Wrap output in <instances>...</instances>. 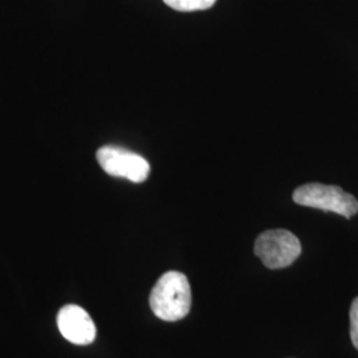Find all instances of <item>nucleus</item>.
Listing matches in <instances>:
<instances>
[{
  "label": "nucleus",
  "mask_w": 358,
  "mask_h": 358,
  "mask_svg": "<svg viewBox=\"0 0 358 358\" xmlns=\"http://www.w3.org/2000/svg\"><path fill=\"white\" fill-rule=\"evenodd\" d=\"M294 203L322 211H331L346 219L358 213V201L338 186L322 183H308L297 187L294 192Z\"/></svg>",
  "instance_id": "nucleus-2"
},
{
  "label": "nucleus",
  "mask_w": 358,
  "mask_h": 358,
  "mask_svg": "<svg viewBox=\"0 0 358 358\" xmlns=\"http://www.w3.org/2000/svg\"><path fill=\"white\" fill-rule=\"evenodd\" d=\"M350 338L353 345L358 350V297H356L350 307Z\"/></svg>",
  "instance_id": "nucleus-7"
},
{
  "label": "nucleus",
  "mask_w": 358,
  "mask_h": 358,
  "mask_svg": "<svg viewBox=\"0 0 358 358\" xmlns=\"http://www.w3.org/2000/svg\"><path fill=\"white\" fill-rule=\"evenodd\" d=\"M96 158L103 171L112 177L142 183L150 174L149 162L140 154L133 153L124 148L103 146L99 149Z\"/></svg>",
  "instance_id": "nucleus-4"
},
{
  "label": "nucleus",
  "mask_w": 358,
  "mask_h": 358,
  "mask_svg": "<svg viewBox=\"0 0 358 358\" xmlns=\"http://www.w3.org/2000/svg\"><path fill=\"white\" fill-rule=\"evenodd\" d=\"M301 254V244L291 231L262 232L255 242V255L269 269L289 267Z\"/></svg>",
  "instance_id": "nucleus-3"
},
{
  "label": "nucleus",
  "mask_w": 358,
  "mask_h": 358,
  "mask_svg": "<svg viewBox=\"0 0 358 358\" xmlns=\"http://www.w3.org/2000/svg\"><path fill=\"white\" fill-rule=\"evenodd\" d=\"M57 327L65 340L76 345H90L96 338V325L90 313L78 306H65L57 315Z\"/></svg>",
  "instance_id": "nucleus-5"
},
{
  "label": "nucleus",
  "mask_w": 358,
  "mask_h": 358,
  "mask_svg": "<svg viewBox=\"0 0 358 358\" xmlns=\"http://www.w3.org/2000/svg\"><path fill=\"white\" fill-rule=\"evenodd\" d=\"M149 303L158 319L182 320L189 315L192 308L190 282L182 272L169 271L155 282Z\"/></svg>",
  "instance_id": "nucleus-1"
},
{
  "label": "nucleus",
  "mask_w": 358,
  "mask_h": 358,
  "mask_svg": "<svg viewBox=\"0 0 358 358\" xmlns=\"http://www.w3.org/2000/svg\"><path fill=\"white\" fill-rule=\"evenodd\" d=\"M170 8L180 13H192V11H203L211 8L217 0H164Z\"/></svg>",
  "instance_id": "nucleus-6"
}]
</instances>
